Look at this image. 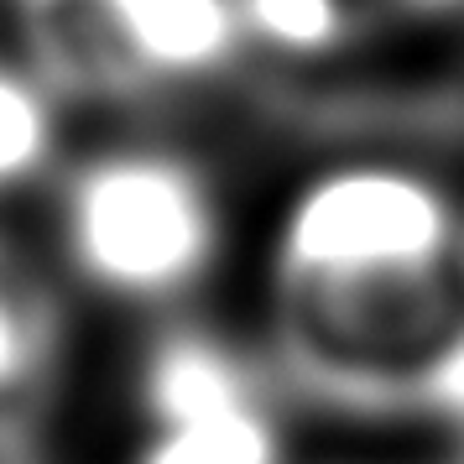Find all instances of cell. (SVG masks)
I'll return each mask as SVG.
<instances>
[{"label": "cell", "instance_id": "10", "mask_svg": "<svg viewBox=\"0 0 464 464\" xmlns=\"http://www.w3.org/2000/svg\"><path fill=\"white\" fill-rule=\"evenodd\" d=\"M397 11H407V16H459L464 0H392Z\"/></svg>", "mask_w": 464, "mask_h": 464}, {"label": "cell", "instance_id": "1", "mask_svg": "<svg viewBox=\"0 0 464 464\" xmlns=\"http://www.w3.org/2000/svg\"><path fill=\"white\" fill-rule=\"evenodd\" d=\"M261 355L293 412L464 433V246L407 272L272 287Z\"/></svg>", "mask_w": 464, "mask_h": 464}, {"label": "cell", "instance_id": "4", "mask_svg": "<svg viewBox=\"0 0 464 464\" xmlns=\"http://www.w3.org/2000/svg\"><path fill=\"white\" fill-rule=\"evenodd\" d=\"M130 464H287V397L261 344L162 324L136 360Z\"/></svg>", "mask_w": 464, "mask_h": 464}, {"label": "cell", "instance_id": "7", "mask_svg": "<svg viewBox=\"0 0 464 464\" xmlns=\"http://www.w3.org/2000/svg\"><path fill=\"white\" fill-rule=\"evenodd\" d=\"M110 11L157 94L219 79L251 53L240 0H110Z\"/></svg>", "mask_w": 464, "mask_h": 464}, {"label": "cell", "instance_id": "2", "mask_svg": "<svg viewBox=\"0 0 464 464\" xmlns=\"http://www.w3.org/2000/svg\"><path fill=\"white\" fill-rule=\"evenodd\" d=\"M214 172L162 141H115L58 168L53 240L63 272L115 308H178L225 256Z\"/></svg>", "mask_w": 464, "mask_h": 464}, {"label": "cell", "instance_id": "9", "mask_svg": "<svg viewBox=\"0 0 464 464\" xmlns=\"http://www.w3.org/2000/svg\"><path fill=\"white\" fill-rule=\"evenodd\" d=\"M246 47L282 63H329L360 43L371 11L360 0H240Z\"/></svg>", "mask_w": 464, "mask_h": 464}, {"label": "cell", "instance_id": "3", "mask_svg": "<svg viewBox=\"0 0 464 464\" xmlns=\"http://www.w3.org/2000/svg\"><path fill=\"white\" fill-rule=\"evenodd\" d=\"M464 246V204L439 172L350 157L303 178L276 214L266 282H350L443 261Z\"/></svg>", "mask_w": 464, "mask_h": 464}, {"label": "cell", "instance_id": "6", "mask_svg": "<svg viewBox=\"0 0 464 464\" xmlns=\"http://www.w3.org/2000/svg\"><path fill=\"white\" fill-rule=\"evenodd\" d=\"M11 37L63 105H141L157 94L110 0H11Z\"/></svg>", "mask_w": 464, "mask_h": 464}, {"label": "cell", "instance_id": "5", "mask_svg": "<svg viewBox=\"0 0 464 464\" xmlns=\"http://www.w3.org/2000/svg\"><path fill=\"white\" fill-rule=\"evenodd\" d=\"M63 350L68 314L53 272L0 235V464H32Z\"/></svg>", "mask_w": 464, "mask_h": 464}, {"label": "cell", "instance_id": "8", "mask_svg": "<svg viewBox=\"0 0 464 464\" xmlns=\"http://www.w3.org/2000/svg\"><path fill=\"white\" fill-rule=\"evenodd\" d=\"M63 94L22 53H0V198L63 168Z\"/></svg>", "mask_w": 464, "mask_h": 464}]
</instances>
